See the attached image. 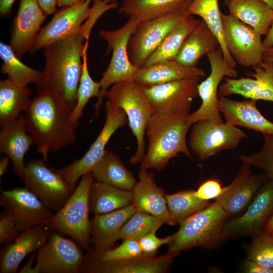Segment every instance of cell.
Segmentation results:
<instances>
[{
  "label": "cell",
  "instance_id": "44",
  "mask_svg": "<svg viewBox=\"0 0 273 273\" xmlns=\"http://www.w3.org/2000/svg\"><path fill=\"white\" fill-rule=\"evenodd\" d=\"M18 234L16 221L10 213L4 209L0 216V244L4 246L10 243Z\"/></svg>",
  "mask_w": 273,
  "mask_h": 273
},
{
  "label": "cell",
  "instance_id": "57",
  "mask_svg": "<svg viewBox=\"0 0 273 273\" xmlns=\"http://www.w3.org/2000/svg\"><path fill=\"white\" fill-rule=\"evenodd\" d=\"M265 2L273 9V0H262Z\"/></svg>",
  "mask_w": 273,
  "mask_h": 273
},
{
  "label": "cell",
  "instance_id": "43",
  "mask_svg": "<svg viewBox=\"0 0 273 273\" xmlns=\"http://www.w3.org/2000/svg\"><path fill=\"white\" fill-rule=\"evenodd\" d=\"M105 261H118L139 257L143 255L139 241L134 239H124L117 247L109 249L100 256H96Z\"/></svg>",
  "mask_w": 273,
  "mask_h": 273
},
{
  "label": "cell",
  "instance_id": "35",
  "mask_svg": "<svg viewBox=\"0 0 273 273\" xmlns=\"http://www.w3.org/2000/svg\"><path fill=\"white\" fill-rule=\"evenodd\" d=\"M92 173L97 181L124 190L131 191L136 182L120 158L107 150Z\"/></svg>",
  "mask_w": 273,
  "mask_h": 273
},
{
  "label": "cell",
  "instance_id": "13",
  "mask_svg": "<svg viewBox=\"0 0 273 273\" xmlns=\"http://www.w3.org/2000/svg\"><path fill=\"white\" fill-rule=\"evenodd\" d=\"M221 20L226 47L237 64L253 68L260 63L265 50L261 35L230 14L222 13Z\"/></svg>",
  "mask_w": 273,
  "mask_h": 273
},
{
  "label": "cell",
  "instance_id": "3",
  "mask_svg": "<svg viewBox=\"0 0 273 273\" xmlns=\"http://www.w3.org/2000/svg\"><path fill=\"white\" fill-rule=\"evenodd\" d=\"M189 115L153 113L146 128L148 147L140 168L161 171L180 153L192 159L187 143V134L192 125Z\"/></svg>",
  "mask_w": 273,
  "mask_h": 273
},
{
  "label": "cell",
  "instance_id": "39",
  "mask_svg": "<svg viewBox=\"0 0 273 273\" xmlns=\"http://www.w3.org/2000/svg\"><path fill=\"white\" fill-rule=\"evenodd\" d=\"M88 47V39H86L82 52V70L77 89L76 103L71 111L72 119L77 123L82 117L84 108L89 100L94 97L98 98L101 91L100 82L94 81L89 73L87 57Z\"/></svg>",
  "mask_w": 273,
  "mask_h": 273
},
{
  "label": "cell",
  "instance_id": "54",
  "mask_svg": "<svg viewBox=\"0 0 273 273\" xmlns=\"http://www.w3.org/2000/svg\"><path fill=\"white\" fill-rule=\"evenodd\" d=\"M263 60L273 62V47L265 49L263 55Z\"/></svg>",
  "mask_w": 273,
  "mask_h": 273
},
{
  "label": "cell",
  "instance_id": "15",
  "mask_svg": "<svg viewBox=\"0 0 273 273\" xmlns=\"http://www.w3.org/2000/svg\"><path fill=\"white\" fill-rule=\"evenodd\" d=\"M200 77L194 76L161 84L142 86L154 113L188 114L198 96Z\"/></svg>",
  "mask_w": 273,
  "mask_h": 273
},
{
  "label": "cell",
  "instance_id": "38",
  "mask_svg": "<svg viewBox=\"0 0 273 273\" xmlns=\"http://www.w3.org/2000/svg\"><path fill=\"white\" fill-rule=\"evenodd\" d=\"M0 57L3 61L1 72L16 84L27 86L39 80L41 72L25 65L20 60L9 45L0 43Z\"/></svg>",
  "mask_w": 273,
  "mask_h": 273
},
{
  "label": "cell",
  "instance_id": "26",
  "mask_svg": "<svg viewBox=\"0 0 273 273\" xmlns=\"http://www.w3.org/2000/svg\"><path fill=\"white\" fill-rule=\"evenodd\" d=\"M256 103L252 99L235 101L223 97H219V107L225 122L273 135V122L261 113Z\"/></svg>",
  "mask_w": 273,
  "mask_h": 273
},
{
  "label": "cell",
  "instance_id": "16",
  "mask_svg": "<svg viewBox=\"0 0 273 273\" xmlns=\"http://www.w3.org/2000/svg\"><path fill=\"white\" fill-rule=\"evenodd\" d=\"M272 215L273 180L268 179L246 211L226 222L223 228L224 241L244 237L253 238L261 234Z\"/></svg>",
  "mask_w": 273,
  "mask_h": 273
},
{
  "label": "cell",
  "instance_id": "48",
  "mask_svg": "<svg viewBox=\"0 0 273 273\" xmlns=\"http://www.w3.org/2000/svg\"><path fill=\"white\" fill-rule=\"evenodd\" d=\"M37 1L46 15H51L56 12L58 0H37Z\"/></svg>",
  "mask_w": 273,
  "mask_h": 273
},
{
  "label": "cell",
  "instance_id": "58",
  "mask_svg": "<svg viewBox=\"0 0 273 273\" xmlns=\"http://www.w3.org/2000/svg\"><path fill=\"white\" fill-rule=\"evenodd\" d=\"M223 1L225 3V5L228 6L230 0H223Z\"/></svg>",
  "mask_w": 273,
  "mask_h": 273
},
{
  "label": "cell",
  "instance_id": "36",
  "mask_svg": "<svg viewBox=\"0 0 273 273\" xmlns=\"http://www.w3.org/2000/svg\"><path fill=\"white\" fill-rule=\"evenodd\" d=\"M218 3V0H194L187 11L190 15L199 16L205 22L219 40L224 59L231 67L235 68L237 64L229 53L225 44L221 20L222 13Z\"/></svg>",
  "mask_w": 273,
  "mask_h": 273
},
{
  "label": "cell",
  "instance_id": "4",
  "mask_svg": "<svg viewBox=\"0 0 273 273\" xmlns=\"http://www.w3.org/2000/svg\"><path fill=\"white\" fill-rule=\"evenodd\" d=\"M230 216L216 200L179 224L168 245L169 253H179L195 247L215 248L224 241L223 228Z\"/></svg>",
  "mask_w": 273,
  "mask_h": 273
},
{
  "label": "cell",
  "instance_id": "34",
  "mask_svg": "<svg viewBox=\"0 0 273 273\" xmlns=\"http://www.w3.org/2000/svg\"><path fill=\"white\" fill-rule=\"evenodd\" d=\"M200 21L189 15L180 21L168 33L142 66L175 59L186 39Z\"/></svg>",
  "mask_w": 273,
  "mask_h": 273
},
{
  "label": "cell",
  "instance_id": "52",
  "mask_svg": "<svg viewBox=\"0 0 273 273\" xmlns=\"http://www.w3.org/2000/svg\"><path fill=\"white\" fill-rule=\"evenodd\" d=\"M35 254H32L30 259L27 262V263L25 265V266L19 271V272L21 273H33V267L32 265L34 259L36 258V255Z\"/></svg>",
  "mask_w": 273,
  "mask_h": 273
},
{
  "label": "cell",
  "instance_id": "24",
  "mask_svg": "<svg viewBox=\"0 0 273 273\" xmlns=\"http://www.w3.org/2000/svg\"><path fill=\"white\" fill-rule=\"evenodd\" d=\"M136 212L132 204L101 214L90 220V245L88 253L100 256L110 249L118 240V236L125 223Z\"/></svg>",
  "mask_w": 273,
  "mask_h": 273
},
{
  "label": "cell",
  "instance_id": "45",
  "mask_svg": "<svg viewBox=\"0 0 273 273\" xmlns=\"http://www.w3.org/2000/svg\"><path fill=\"white\" fill-rule=\"evenodd\" d=\"M157 231H154L139 240L143 255L155 256L162 246L169 243L171 235L165 238H159L156 235Z\"/></svg>",
  "mask_w": 273,
  "mask_h": 273
},
{
  "label": "cell",
  "instance_id": "49",
  "mask_svg": "<svg viewBox=\"0 0 273 273\" xmlns=\"http://www.w3.org/2000/svg\"><path fill=\"white\" fill-rule=\"evenodd\" d=\"M15 0H0V13L2 16H7L12 11Z\"/></svg>",
  "mask_w": 273,
  "mask_h": 273
},
{
  "label": "cell",
  "instance_id": "18",
  "mask_svg": "<svg viewBox=\"0 0 273 273\" xmlns=\"http://www.w3.org/2000/svg\"><path fill=\"white\" fill-rule=\"evenodd\" d=\"M91 13L89 4L83 0L56 11L51 21L38 33L30 51L45 49L78 31Z\"/></svg>",
  "mask_w": 273,
  "mask_h": 273
},
{
  "label": "cell",
  "instance_id": "51",
  "mask_svg": "<svg viewBox=\"0 0 273 273\" xmlns=\"http://www.w3.org/2000/svg\"><path fill=\"white\" fill-rule=\"evenodd\" d=\"M10 159L8 156L2 157L0 160V176L2 177L8 170Z\"/></svg>",
  "mask_w": 273,
  "mask_h": 273
},
{
  "label": "cell",
  "instance_id": "8",
  "mask_svg": "<svg viewBox=\"0 0 273 273\" xmlns=\"http://www.w3.org/2000/svg\"><path fill=\"white\" fill-rule=\"evenodd\" d=\"M192 125L189 148L201 161L223 151L236 149L247 137L242 129L226 122L204 119Z\"/></svg>",
  "mask_w": 273,
  "mask_h": 273
},
{
  "label": "cell",
  "instance_id": "33",
  "mask_svg": "<svg viewBox=\"0 0 273 273\" xmlns=\"http://www.w3.org/2000/svg\"><path fill=\"white\" fill-rule=\"evenodd\" d=\"M32 90L8 78L0 81V126L17 119L25 112L31 100Z\"/></svg>",
  "mask_w": 273,
  "mask_h": 273
},
{
  "label": "cell",
  "instance_id": "19",
  "mask_svg": "<svg viewBox=\"0 0 273 273\" xmlns=\"http://www.w3.org/2000/svg\"><path fill=\"white\" fill-rule=\"evenodd\" d=\"M179 253L159 256H142L118 261H105L86 254L82 272L91 273H164L169 269L174 258Z\"/></svg>",
  "mask_w": 273,
  "mask_h": 273
},
{
  "label": "cell",
  "instance_id": "7",
  "mask_svg": "<svg viewBox=\"0 0 273 273\" xmlns=\"http://www.w3.org/2000/svg\"><path fill=\"white\" fill-rule=\"evenodd\" d=\"M139 22L137 19L129 17L127 22L117 30H101L99 31L100 35L107 44L106 54L112 52V57L99 81L101 91L94 106L96 113H99L105 94L110 86L118 82L135 80L139 68L131 63L127 46L129 38Z\"/></svg>",
  "mask_w": 273,
  "mask_h": 273
},
{
  "label": "cell",
  "instance_id": "28",
  "mask_svg": "<svg viewBox=\"0 0 273 273\" xmlns=\"http://www.w3.org/2000/svg\"><path fill=\"white\" fill-rule=\"evenodd\" d=\"M205 75L202 69L184 65L174 59L139 68L134 80L145 87Z\"/></svg>",
  "mask_w": 273,
  "mask_h": 273
},
{
  "label": "cell",
  "instance_id": "20",
  "mask_svg": "<svg viewBox=\"0 0 273 273\" xmlns=\"http://www.w3.org/2000/svg\"><path fill=\"white\" fill-rule=\"evenodd\" d=\"M250 77H225L220 86L222 96L240 95L247 99L273 102V62L263 60L253 67Z\"/></svg>",
  "mask_w": 273,
  "mask_h": 273
},
{
  "label": "cell",
  "instance_id": "46",
  "mask_svg": "<svg viewBox=\"0 0 273 273\" xmlns=\"http://www.w3.org/2000/svg\"><path fill=\"white\" fill-rule=\"evenodd\" d=\"M223 188L220 182L215 178L208 179L202 183L197 190L195 195L199 199L208 201L217 199L221 194Z\"/></svg>",
  "mask_w": 273,
  "mask_h": 273
},
{
  "label": "cell",
  "instance_id": "10",
  "mask_svg": "<svg viewBox=\"0 0 273 273\" xmlns=\"http://www.w3.org/2000/svg\"><path fill=\"white\" fill-rule=\"evenodd\" d=\"M106 120L100 133L85 154L80 159L56 170L71 186L76 187L79 178L92 172L102 158L109 140L119 128L127 122L124 111L107 100L105 103Z\"/></svg>",
  "mask_w": 273,
  "mask_h": 273
},
{
  "label": "cell",
  "instance_id": "53",
  "mask_svg": "<svg viewBox=\"0 0 273 273\" xmlns=\"http://www.w3.org/2000/svg\"><path fill=\"white\" fill-rule=\"evenodd\" d=\"M83 0H58L57 5L60 7H69L77 4Z\"/></svg>",
  "mask_w": 273,
  "mask_h": 273
},
{
  "label": "cell",
  "instance_id": "11",
  "mask_svg": "<svg viewBox=\"0 0 273 273\" xmlns=\"http://www.w3.org/2000/svg\"><path fill=\"white\" fill-rule=\"evenodd\" d=\"M207 56L211 71L207 78L198 84V96L201 100V104L197 110L188 116L192 124L204 119L223 122L219 107V87L225 77L236 78L238 75L237 70L231 67L224 59L220 47L208 53Z\"/></svg>",
  "mask_w": 273,
  "mask_h": 273
},
{
  "label": "cell",
  "instance_id": "1",
  "mask_svg": "<svg viewBox=\"0 0 273 273\" xmlns=\"http://www.w3.org/2000/svg\"><path fill=\"white\" fill-rule=\"evenodd\" d=\"M96 23L89 17L81 29L45 48V66L36 83L37 92L51 93L72 110L81 73L84 43Z\"/></svg>",
  "mask_w": 273,
  "mask_h": 273
},
{
  "label": "cell",
  "instance_id": "22",
  "mask_svg": "<svg viewBox=\"0 0 273 273\" xmlns=\"http://www.w3.org/2000/svg\"><path fill=\"white\" fill-rule=\"evenodd\" d=\"M46 17L37 0H20L9 44L18 58L31 50Z\"/></svg>",
  "mask_w": 273,
  "mask_h": 273
},
{
  "label": "cell",
  "instance_id": "47",
  "mask_svg": "<svg viewBox=\"0 0 273 273\" xmlns=\"http://www.w3.org/2000/svg\"><path fill=\"white\" fill-rule=\"evenodd\" d=\"M242 270L247 273H273V268L263 267L247 258L243 262Z\"/></svg>",
  "mask_w": 273,
  "mask_h": 273
},
{
  "label": "cell",
  "instance_id": "6",
  "mask_svg": "<svg viewBox=\"0 0 273 273\" xmlns=\"http://www.w3.org/2000/svg\"><path fill=\"white\" fill-rule=\"evenodd\" d=\"M105 97L125 113L137 142L136 152L130 161L132 164L141 162L146 153V128L154 113L142 86L135 80L118 82L107 90Z\"/></svg>",
  "mask_w": 273,
  "mask_h": 273
},
{
  "label": "cell",
  "instance_id": "42",
  "mask_svg": "<svg viewBox=\"0 0 273 273\" xmlns=\"http://www.w3.org/2000/svg\"><path fill=\"white\" fill-rule=\"evenodd\" d=\"M262 134L261 149L252 154L242 155L240 158L242 163L261 169L268 179L273 180V135Z\"/></svg>",
  "mask_w": 273,
  "mask_h": 273
},
{
  "label": "cell",
  "instance_id": "55",
  "mask_svg": "<svg viewBox=\"0 0 273 273\" xmlns=\"http://www.w3.org/2000/svg\"><path fill=\"white\" fill-rule=\"evenodd\" d=\"M264 232L273 235V215L266 222L264 227Z\"/></svg>",
  "mask_w": 273,
  "mask_h": 273
},
{
  "label": "cell",
  "instance_id": "56",
  "mask_svg": "<svg viewBox=\"0 0 273 273\" xmlns=\"http://www.w3.org/2000/svg\"><path fill=\"white\" fill-rule=\"evenodd\" d=\"M87 3L90 4L92 0H85ZM107 4H111L114 3H117L119 0H103Z\"/></svg>",
  "mask_w": 273,
  "mask_h": 273
},
{
  "label": "cell",
  "instance_id": "50",
  "mask_svg": "<svg viewBox=\"0 0 273 273\" xmlns=\"http://www.w3.org/2000/svg\"><path fill=\"white\" fill-rule=\"evenodd\" d=\"M262 43L265 49L273 47V18L269 30L262 41Z\"/></svg>",
  "mask_w": 273,
  "mask_h": 273
},
{
  "label": "cell",
  "instance_id": "29",
  "mask_svg": "<svg viewBox=\"0 0 273 273\" xmlns=\"http://www.w3.org/2000/svg\"><path fill=\"white\" fill-rule=\"evenodd\" d=\"M219 47L216 36L201 20L189 34L174 60L184 65L195 67L203 56Z\"/></svg>",
  "mask_w": 273,
  "mask_h": 273
},
{
  "label": "cell",
  "instance_id": "40",
  "mask_svg": "<svg viewBox=\"0 0 273 273\" xmlns=\"http://www.w3.org/2000/svg\"><path fill=\"white\" fill-rule=\"evenodd\" d=\"M164 222L148 213L136 211L125 223L118 236L119 239L139 240L154 231H157Z\"/></svg>",
  "mask_w": 273,
  "mask_h": 273
},
{
  "label": "cell",
  "instance_id": "23",
  "mask_svg": "<svg viewBox=\"0 0 273 273\" xmlns=\"http://www.w3.org/2000/svg\"><path fill=\"white\" fill-rule=\"evenodd\" d=\"M52 232L46 224H41L19 233L1 251L0 272H16L24 258L30 253L37 251L48 241Z\"/></svg>",
  "mask_w": 273,
  "mask_h": 273
},
{
  "label": "cell",
  "instance_id": "2",
  "mask_svg": "<svg viewBox=\"0 0 273 273\" xmlns=\"http://www.w3.org/2000/svg\"><path fill=\"white\" fill-rule=\"evenodd\" d=\"M72 110L54 95L37 92L24 112L26 129L42 159L50 152L73 144L79 123L71 118Z\"/></svg>",
  "mask_w": 273,
  "mask_h": 273
},
{
  "label": "cell",
  "instance_id": "17",
  "mask_svg": "<svg viewBox=\"0 0 273 273\" xmlns=\"http://www.w3.org/2000/svg\"><path fill=\"white\" fill-rule=\"evenodd\" d=\"M0 204L14 219L19 233L35 226L46 224L53 214L26 187L3 191Z\"/></svg>",
  "mask_w": 273,
  "mask_h": 273
},
{
  "label": "cell",
  "instance_id": "25",
  "mask_svg": "<svg viewBox=\"0 0 273 273\" xmlns=\"http://www.w3.org/2000/svg\"><path fill=\"white\" fill-rule=\"evenodd\" d=\"M139 180L131 190L136 211L148 213L169 224L170 218L164 190L155 182L153 174L140 168Z\"/></svg>",
  "mask_w": 273,
  "mask_h": 273
},
{
  "label": "cell",
  "instance_id": "37",
  "mask_svg": "<svg viewBox=\"0 0 273 273\" xmlns=\"http://www.w3.org/2000/svg\"><path fill=\"white\" fill-rule=\"evenodd\" d=\"M170 215L169 225H179L188 217L203 209L210 203L199 199L195 190H186L171 194H165Z\"/></svg>",
  "mask_w": 273,
  "mask_h": 273
},
{
  "label": "cell",
  "instance_id": "30",
  "mask_svg": "<svg viewBox=\"0 0 273 273\" xmlns=\"http://www.w3.org/2000/svg\"><path fill=\"white\" fill-rule=\"evenodd\" d=\"M194 0H122L119 12L139 22L187 10Z\"/></svg>",
  "mask_w": 273,
  "mask_h": 273
},
{
  "label": "cell",
  "instance_id": "27",
  "mask_svg": "<svg viewBox=\"0 0 273 273\" xmlns=\"http://www.w3.org/2000/svg\"><path fill=\"white\" fill-rule=\"evenodd\" d=\"M1 127L0 152L9 157L14 172L21 178L26 166L24 156L33 144L26 129L24 115Z\"/></svg>",
  "mask_w": 273,
  "mask_h": 273
},
{
  "label": "cell",
  "instance_id": "12",
  "mask_svg": "<svg viewBox=\"0 0 273 273\" xmlns=\"http://www.w3.org/2000/svg\"><path fill=\"white\" fill-rule=\"evenodd\" d=\"M190 15L187 10L139 22L127 46L131 63L140 68L168 33Z\"/></svg>",
  "mask_w": 273,
  "mask_h": 273
},
{
  "label": "cell",
  "instance_id": "14",
  "mask_svg": "<svg viewBox=\"0 0 273 273\" xmlns=\"http://www.w3.org/2000/svg\"><path fill=\"white\" fill-rule=\"evenodd\" d=\"M85 256L78 246L52 231L36 253L33 273H78L82 271Z\"/></svg>",
  "mask_w": 273,
  "mask_h": 273
},
{
  "label": "cell",
  "instance_id": "21",
  "mask_svg": "<svg viewBox=\"0 0 273 273\" xmlns=\"http://www.w3.org/2000/svg\"><path fill=\"white\" fill-rule=\"evenodd\" d=\"M251 166L242 163L232 182L223 187L216 199L230 217L238 215L252 200L268 179L264 172L254 174Z\"/></svg>",
  "mask_w": 273,
  "mask_h": 273
},
{
  "label": "cell",
  "instance_id": "9",
  "mask_svg": "<svg viewBox=\"0 0 273 273\" xmlns=\"http://www.w3.org/2000/svg\"><path fill=\"white\" fill-rule=\"evenodd\" d=\"M21 179L46 206L55 212L64 206L76 188L56 170L48 167L42 159L29 161Z\"/></svg>",
  "mask_w": 273,
  "mask_h": 273
},
{
  "label": "cell",
  "instance_id": "32",
  "mask_svg": "<svg viewBox=\"0 0 273 273\" xmlns=\"http://www.w3.org/2000/svg\"><path fill=\"white\" fill-rule=\"evenodd\" d=\"M132 204L131 192L107 184L93 181L89 193L90 212L101 214Z\"/></svg>",
  "mask_w": 273,
  "mask_h": 273
},
{
  "label": "cell",
  "instance_id": "31",
  "mask_svg": "<svg viewBox=\"0 0 273 273\" xmlns=\"http://www.w3.org/2000/svg\"><path fill=\"white\" fill-rule=\"evenodd\" d=\"M229 14L266 35L273 18V9L262 0H230Z\"/></svg>",
  "mask_w": 273,
  "mask_h": 273
},
{
  "label": "cell",
  "instance_id": "5",
  "mask_svg": "<svg viewBox=\"0 0 273 273\" xmlns=\"http://www.w3.org/2000/svg\"><path fill=\"white\" fill-rule=\"evenodd\" d=\"M93 181L92 172L83 175L69 199L46 224L52 231L71 237L88 251L91 248L89 193Z\"/></svg>",
  "mask_w": 273,
  "mask_h": 273
},
{
  "label": "cell",
  "instance_id": "41",
  "mask_svg": "<svg viewBox=\"0 0 273 273\" xmlns=\"http://www.w3.org/2000/svg\"><path fill=\"white\" fill-rule=\"evenodd\" d=\"M246 248L247 259L273 268V235L263 232L254 237Z\"/></svg>",
  "mask_w": 273,
  "mask_h": 273
}]
</instances>
